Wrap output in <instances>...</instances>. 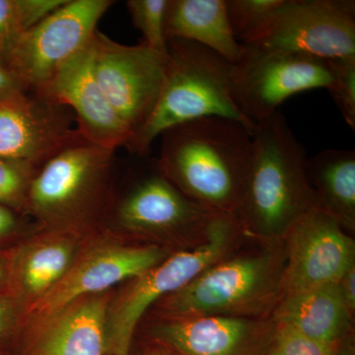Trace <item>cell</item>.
Listing matches in <instances>:
<instances>
[{
	"mask_svg": "<svg viewBox=\"0 0 355 355\" xmlns=\"http://www.w3.org/2000/svg\"><path fill=\"white\" fill-rule=\"evenodd\" d=\"M302 144L279 111L256 121L251 159L236 216L266 244L282 242L294 223L318 207Z\"/></svg>",
	"mask_w": 355,
	"mask_h": 355,
	"instance_id": "cell-1",
	"label": "cell"
},
{
	"mask_svg": "<svg viewBox=\"0 0 355 355\" xmlns=\"http://www.w3.org/2000/svg\"><path fill=\"white\" fill-rule=\"evenodd\" d=\"M159 169L187 197L214 212L236 214L252 153L253 132L209 116L163 133Z\"/></svg>",
	"mask_w": 355,
	"mask_h": 355,
	"instance_id": "cell-2",
	"label": "cell"
},
{
	"mask_svg": "<svg viewBox=\"0 0 355 355\" xmlns=\"http://www.w3.org/2000/svg\"><path fill=\"white\" fill-rule=\"evenodd\" d=\"M234 64L191 42H168L164 86L153 113L128 147L146 157L154 140L170 128L198 119L218 116L239 121L254 132V123L236 104Z\"/></svg>",
	"mask_w": 355,
	"mask_h": 355,
	"instance_id": "cell-3",
	"label": "cell"
},
{
	"mask_svg": "<svg viewBox=\"0 0 355 355\" xmlns=\"http://www.w3.org/2000/svg\"><path fill=\"white\" fill-rule=\"evenodd\" d=\"M284 242L221 260L150 310L156 318H259L282 297Z\"/></svg>",
	"mask_w": 355,
	"mask_h": 355,
	"instance_id": "cell-4",
	"label": "cell"
},
{
	"mask_svg": "<svg viewBox=\"0 0 355 355\" xmlns=\"http://www.w3.org/2000/svg\"><path fill=\"white\" fill-rule=\"evenodd\" d=\"M114 150L80 135L39 168L28 196L27 216L38 228L94 230L108 207Z\"/></svg>",
	"mask_w": 355,
	"mask_h": 355,
	"instance_id": "cell-5",
	"label": "cell"
},
{
	"mask_svg": "<svg viewBox=\"0 0 355 355\" xmlns=\"http://www.w3.org/2000/svg\"><path fill=\"white\" fill-rule=\"evenodd\" d=\"M241 230L236 214L212 212L200 243L172 253L114 289L107 315L108 355H130L139 324L151 308L223 260Z\"/></svg>",
	"mask_w": 355,
	"mask_h": 355,
	"instance_id": "cell-6",
	"label": "cell"
},
{
	"mask_svg": "<svg viewBox=\"0 0 355 355\" xmlns=\"http://www.w3.org/2000/svg\"><path fill=\"white\" fill-rule=\"evenodd\" d=\"M171 254L169 247L135 239L114 229L93 231L67 275L27 311L24 340L74 301L113 291Z\"/></svg>",
	"mask_w": 355,
	"mask_h": 355,
	"instance_id": "cell-7",
	"label": "cell"
},
{
	"mask_svg": "<svg viewBox=\"0 0 355 355\" xmlns=\"http://www.w3.org/2000/svg\"><path fill=\"white\" fill-rule=\"evenodd\" d=\"M243 44L328 60L355 58V1L284 0L265 29Z\"/></svg>",
	"mask_w": 355,
	"mask_h": 355,
	"instance_id": "cell-8",
	"label": "cell"
},
{
	"mask_svg": "<svg viewBox=\"0 0 355 355\" xmlns=\"http://www.w3.org/2000/svg\"><path fill=\"white\" fill-rule=\"evenodd\" d=\"M113 3L111 0H67L21 35L4 65L26 91L37 92L60 65L92 42L98 23Z\"/></svg>",
	"mask_w": 355,
	"mask_h": 355,
	"instance_id": "cell-9",
	"label": "cell"
},
{
	"mask_svg": "<svg viewBox=\"0 0 355 355\" xmlns=\"http://www.w3.org/2000/svg\"><path fill=\"white\" fill-rule=\"evenodd\" d=\"M167 67L168 53H159L144 43L127 46L96 32V79L132 132V140L153 113L164 86Z\"/></svg>",
	"mask_w": 355,
	"mask_h": 355,
	"instance_id": "cell-10",
	"label": "cell"
},
{
	"mask_svg": "<svg viewBox=\"0 0 355 355\" xmlns=\"http://www.w3.org/2000/svg\"><path fill=\"white\" fill-rule=\"evenodd\" d=\"M212 212L187 197L154 163L116 203L109 228L159 245L200 239Z\"/></svg>",
	"mask_w": 355,
	"mask_h": 355,
	"instance_id": "cell-11",
	"label": "cell"
},
{
	"mask_svg": "<svg viewBox=\"0 0 355 355\" xmlns=\"http://www.w3.org/2000/svg\"><path fill=\"white\" fill-rule=\"evenodd\" d=\"M333 81L331 60L246 48L242 62L234 64L232 93L242 113L256 123L277 112L291 96L316 88L329 90Z\"/></svg>",
	"mask_w": 355,
	"mask_h": 355,
	"instance_id": "cell-12",
	"label": "cell"
},
{
	"mask_svg": "<svg viewBox=\"0 0 355 355\" xmlns=\"http://www.w3.org/2000/svg\"><path fill=\"white\" fill-rule=\"evenodd\" d=\"M282 242V296L338 284L355 266L354 240L335 217L320 209L299 218Z\"/></svg>",
	"mask_w": 355,
	"mask_h": 355,
	"instance_id": "cell-13",
	"label": "cell"
},
{
	"mask_svg": "<svg viewBox=\"0 0 355 355\" xmlns=\"http://www.w3.org/2000/svg\"><path fill=\"white\" fill-rule=\"evenodd\" d=\"M277 323L260 318H156L144 340L175 355H268Z\"/></svg>",
	"mask_w": 355,
	"mask_h": 355,
	"instance_id": "cell-14",
	"label": "cell"
},
{
	"mask_svg": "<svg viewBox=\"0 0 355 355\" xmlns=\"http://www.w3.org/2000/svg\"><path fill=\"white\" fill-rule=\"evenodd\" d=\"M35 94L58 106L73 110L76 132L89 144L116 151L119 147L128 146L132 139V132L114 111L96 79L93 40L83 51L60 65L50 80Z\"/></svg>",
	"mask_w": 355,
	"mask_h": 355,
	"instance_id": "cell-15",
	"label": "cell"
},
{
	"mask_svg": "<svg viewBox=\"0 0 355 355\" xmlns=\"http://www.w3.org/2000/svg\"><path fill=\"white\" fill-rule=\"evenodd\" d=\"M37 227L7 250V289L27 311L57 286L93 231Z\"/></svg>",
	"mask_w": 355,
	"mask_h": 355,
	"instance_id": "cell-16",
	"label": "cell"
},
{
	"mask_svg": "<svg viewBox=\"0 0 355 355\" xmlns=\"http://www.w3.org/2000/svg\"><path fill=\"white\" fill-rule=\"evenodd\" d=\"M79 137L64 107L26 94L0 104V157L41 167Z\"/></svg>",
	"mask_w": 355,
	"mask_h": 355,
	"instance_id": "cell-17",
	"label": "cell"
},
{
	"mask_svg": "<svg viewBox=\"0 0 355 355\" xmlns=\"http://www.w3.org/2000/svg\"><path fill=\"white\" fill-rule=\"evenodd\" d=\"M113 291L74 301L26 336L23 355H108L107 315Z\"/></svg>",
	"mask_w": 355,
	"mask_h": 355,
	"instance_id": "cell-18",
	"label": "cell"
},
{
	"mask_svg": "<svg viewBox=\"0 0 355 355\" xmlns=\"http://www.w3.org/2000/svg\"><path fill=\"white\" fill-rule=\"evenodd\" d=\"M352 314L338 282L284 294L275 308L273 321L314 342L338 345L352 338Z\"/></svg>",
	"mask_w": 355,
	"mask_h": 355,
	"instance_id": "cell-19",
	"label": "cell"
},
{
	"mask_svg": "<svg viewBox=\"0 0 355 355\" xmlns=\"http://www.w3.org/2000/svg\"><path fill=\"white\" fill-rule=\"evenodd\" d=\"M167 41L191 42L239 64L246 48L235 38L226 0H169L165 18Z\"/></svg>",
	"mask_w": 355,
	"mask_h": 355,
	"instance_id": "cell-20",
	"label": "cell"
},
{
	"mask_svg": "<svg viewBox=\"0 0 355 355\" xmlns=\"http://www.w3.org/2000/svg\"><path fill=\"white\" fill-rule=\"evenodd\" d=\"M308 176L318 207L347 231L355 227V153L327 149L308 159Z\"/></svg>",
	"mask_w": 355,
	"mask_h": 355,
	"instance_id": "cell-21",
	"label": "cell"
},
{
	"mask_svg": "<svg viewBox=\"0 0 355 355\" xmlns=\"http://www.w3.org/2000/svg\"><path fill=\"white\" fill-rule=\"evenodd\" d=\"M284 0H226L229 23L235 38L247 43L265 29Z\"/></svg>",
	"mask_w": 355,
	"mask_h": 355,
	"instance_id": "cell-22",
	"label": "cell"
},
{
	"mask_svg": "<svg viewBox=\"0 0 355 355\" xmlns=\"http://www.w3.org/2000/svg\"><path fill=\"white\" fill-rule=\"evenodd\" d=\"M38 166L0 157V205L27 216L28 196Z\"/></svg>",
	"mask_w": 355,
	"mask_h": 355,
	"instance_id": "cell-23",
	"label": "cell"
},
{
	"mask_svg": "<svg viewBox=\"0 0 355 355\" xmlns=\"http://www.w3.org/2000/svg\"><path fill=\"white\" fill-rule=\"evenodd\" d=\"M169 0H128L127 7L133 24L141 32L144 44L161 53H168L165 18Z\"/></svg>",
	"mask_w": 355,
	"mask_h": 355,
	"instance_id": "cell-24",
	"label": "cell"
},
{
	"mask_svg": "<svg viewBox=\"0 0 355 355\" xmlns=\"http://www.w3.org/2000/svg\"><path fill=\"white\" fill-rule=\"evenodd\" d=\"M27 308L7 288L0 289V355H23Z\"/></svg>",
	"mask_w": 355,
	"mask_h": 355,
	"instance_id": "cell-25",
	"label": "cell"
},
{
	"mask_svg": "<svg viewBox=\"0 0 355 355\" xmlns=\"http://www.w3.org/2000/svg\"><path fill=\"white\" fill-rule=\"evenodd\" d=\"M334 81L329 89L343 119L355 130V58L331 60Z\"/></svg>",
	"mask_w": 355,
	"mask_h": 355,
	"instance_id": "cell-26",
	"label": "cell"
},
{
	"mask_svg": "<svg viewBox=\"0 0 355 355\" xmlns=\"http://www.w3.org/2000/svg\"><path fill=\"white\" fill-rule=\"evenodd\" d=\"M340 345H322L291 327L277 324L275 340L268 355H331Z\"/></svg>",
	"mask_w": 355,
	"mask_h": 355,
	"instance_id": "cell-27",
	"label": "cell"
},
{
	"mask_svg": "<svg viewBox=\"0 0 355 355\" xmlns=\"http://www.w3.org/2000/svg\"><path fill=\"white\" fill-rule=\"evenodd\" d=\"M24 32L17 0H0V64Z\"/></svg>",
	"mask_w": 355,
	"mask_h": 355,
	"instance_id": "cell-28",
	"label": "cell"
},
{
	"mask_svg": "<svg viewBox=\"0 0 355 355\" xmlns=\"http://www.w3.org/2000/svg\"><path fill=\"white\" fill-rule=\"evenodd\" d=\"M67 0H17L25 32L50 16Z\"/></svg>",
	"mask_w": 355,
	"mask_h": 355,
	"instance_id": "cell-29",
	"label": "cell"
},
{
	"mask_svg": "<svg viewBox=\"0 0 355 355\" xmlns=\"http://www.w3.org/2000/svg\"><path fill=\"white\" fill-rule=\"evenodd\" d=\"M21 214L0 205V251L9 249L29 232L23 231Z\"/></svg>",
	"mask_w": 355,
	"mask_h": 355,
	"instance_id": "cell-30",
	"label": "cell"
},
{
	"mask_svg": "<svg viewBox=\"0 0 355 355\" xmlns=\"http://www.w3.org/2000/svg\"><path fill=\"white\" fill-rule=\"evenodd\" d=\"M27 93L6 65L0 64V104L12 101Z\"/></svg>",
	"mask_w": 355,
	"mask_h": 355,
	"instance_id": "cell-31",
	"label": "cell"
},
{
	"mask_svg": "<svg viewBox=\"0 0 355 355\" xmlns=\"http://www.w3.org/2000/svg\"><path fill=\"white\" fill-rule=\"evenodd\" d=\"M343 298L352 313L355 309V266L338 282Z\"/></svg>",
	"mask_w": 355,
	"mask_h": 355,
	"instance_id": "cell-32",
	"label": "cell"
},
{
	"mask_svg": "<svg viewBox=\"0 0 355 355\" xmlns=\"http://www.w3.org/2000/svg\"><path fill=\"white\" fill-rule=\"evenodd\" d=\"M130 355H175L169 350L164 349L161 345H156V343L148 342V340H144L141 345L139 347H135L132 345L130 349Z\"/></svg>",
	"mask_w": 355,
	"mask_h": 355,
	"instance_id": "cell-33",
	"label": "cell"
},
{
	"mask_svg": "<svg viewBox=\"0 0 355 355\" xmlns=\"http://www.w3.org/2000/svg\"><path fill=\"white\" fill-rule=\"evenodd\" d=\"M7 250L0 251V289L7 288L8 286L9 268Z\"/></svg>",
	"mask_w": 355,
	"mask_h": 355,
	"instance_id": "cell-34",
	"label": "cell"
},
{
	"mask_svg": "<svg viewBox=\"0 0 355 355\" xmlns=\"http://www.w3.org/2000/svg\"><path fill=\"white\" fill-rule=\"evenodd\" d=\"M331 355H354V347L352 343V338L343 343Z\"/></svg>",
	"mask_w": 355,
	"mask_h": 355,
	"instance_id": "cell-35",
	"label": "cell"
}]
</instances>
